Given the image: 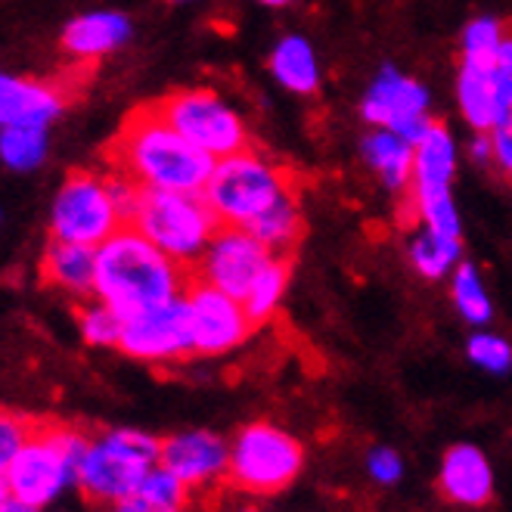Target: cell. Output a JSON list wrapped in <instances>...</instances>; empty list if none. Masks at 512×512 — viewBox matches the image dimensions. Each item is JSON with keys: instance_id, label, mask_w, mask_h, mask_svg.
<instances>
[{"instance_id": "obj_10", "label": "cell", "mask_w": 512, "mask_h": 512, "mask_svg": "<svg viewBox=\"0 0 512 512\" xmlns=\"http://www.w3.org/2000/svg\"><path fill=\"white\" fill-rule=\"evenodd\" d=\"M413 149V187L407 196L413 218L441 233L463 236V221L454 202V190H450L457 174V137L450 134L447 125L435 122Z\"/></svg>"}, {"instance_id": "obj_6", "label": "cell", "mask_w": 512, "mask_h": 512, "mask_svg": "<svg viewBox=\"0 0 512 512\" xmlns=\"http://www.w3.org/2000/svg\"><path fill=\"white\" fill-rule=\"evenodd\" d=\"M128 224L143 233L156 249L184 267H196L208 243L221 230L218 215L202 193H171V190H140V199Z\"/></svg>"}, {"instance_id": "obj_11", "label": "cell", "mask_w": 512, "mask_h": 512, "mask_svg": "<svg viewBox=\"0 0 512 512\" xmlns=\"http://www.w3.org/2000/svg\"><path fill=\"white\" fill-rule=\"evenodd\" d=\"M429 109H432L429 87L404 75L395 66H382L370 81L364 100H360V115H364V122L370 128L395 131L413 146L435 125Z\"/></svg>"}, {"instance_id": "obj_36", "label": "cell", "mask_w": 512, "mask_h": 512, "mask_svg": "<svg viewBox=\"0 0 512 512\" xmlns=\"http://www.w3.org/2000/svg\"><path fill=\"white\" fill-rule=\"evenodd\" d=\"M0 512H41V509L28 506V503H22V500H16V497H10L7 503H0Z\"/></svg>"}, {"instance_id": "obj_13", "label": "cell", "mask_w": 512, "mask_h": 512, "mask_svg": "<svg viewBox=\"0 0 512 512\" xmlns=\"http://www.w3.org/2000/svg\"><path fill=\"white\" fill-rule=\"evenodd\" d=\"M277 255L270 252L249 227H224L215 233L202 258L193 267V280L215 286L236 301H243L258 280L261 270L274 261Z\"/></svg>"}, {"instance_id": "obj_28", "label": "cell", "mask_w": 512, "mask_h": 512, "mask_svg": "<svg viewBox=\"0 0 512 512\" xmlns=\"http://www.w3.org/2000/svg\"><path fill=\"white\" fill-rule=\"evenodd\" d=\"M289 280H292V264H289V258H280V255L258 274L249 295L243 298V305H246L249 317L255 320V326L267 323L277 314V308L283 305V295L289 289Z\"/></svg>"}, {"instance_id": "obj_21", "label": "cell", "mask_w": 512, "mask_h": 512, "mask_svg": "<svg viewBox=\"0 0 512 512\" xmlns=\"http://www.w3.org/2000/svg\"><path fill=\"white\" fill-rule=\"evenodd\" d=\"M270 78H274L283 90L298 97H311L320 90V59L314 44L305 35H283L267 59Z\"/></svg>"}, {"instance_id": "obj_16", "label": "cell", "mask_w": 512, "mask_h": 512, "mask_svg": "<svg viewBox=\"0 0 512 512\" xmlns=\"http://www.w3.org/2000/svg\"><path fill=\"white\" fill-rule=\"evenodd\" d=\"M134 35V22L122 10H87L66 22L59 47L78 66H94L122 50Z\"/></svg>"}, {"instance_id": "obj_4", "label": "cell", "mask_w": 512, "mask_h": 512, "mask_svg": "<svg viewBox=\"0 0 512 512\" xmlns=\"http://www.w3.org/2000/svg\"><path fill=\"white\" fill-rule=\"evenodd\" d=\"M162 441L140 429H103L90 435L78 466V494L90 506H115L131 497L149 469L159 466Z\"/></svg>"}, {"instance_id": "obj_38", "label": "cell", "mask_w": 512, "mask_h": 512, "mask_svg": "<svg viewBox=\"0 0 512 512\" xmlns=\"http://www.w3.org/2000/svg\"><path fill=\"white\" fill-rule=\"evenodd\" d=\"M255 4L270 7V10H283V7H289V4H292V0H255Z\"/></svg>"}, {"instance_id": "obj_39", "label": "cell", "mask_w": 512, "mask_h": 512, "mask_svg": "<svg viewBox=\"0 0 512 512\" xmlns=\"http://www.w3.org/2000/svg\"><path fill=\"white\" fill-rule=\"evenodd\" d=\"M171 4H190V0H171Z\"/></svg>"}, {"instance_id": "obj_27", "label": "cell", "mask_w": 512, "mask_h": 512, "mask_svg": "<svg viewBox=\"0 0 512 512\" xmlns=\"http://www.w3.org/2000/svg\"><path fill=\"white\" fill-rule=\"evenodd\" d=\"M450 298H454L457 314L469 323V326H488L494 317V305L491 295L481 283L478 267L469 261H460L457 270L450 274Z\"/></svg>"}, {"instance_id": "obj_18", "label": "cell", "mask_w": 512, "mask_h": 512, "mask_svg": "<svg viewBox=\"0 0 512 512\" xmlns=\"http://www.w3.org/2000/svg\"><path fill=\"white\" fill-rule=\"evenodd\" d=\"M438 494L450 506L481 509L494 500V469L488 457L472 444L447 447L438 475Z\"/></svg>"}, {"instance_id": "obj_33", "label": "cell", "mask_w": 512, "mask_h": 512, "mask_svg": "<svg viewBox=\"0 0 512 512\" xmlns=\"http://www.w3.org/2000/svg\"><path fill=\"white\" fill-rule=\"evenodd\" d=\"M401 469H404V463L395 450L382 447V450H373L370 454V475L379 481V485H395V481L401 478Z\"/></svg>"}, {"instance_id": "obj_26", "label": "cell", "mask_w": 512, "mask_h": 512, "mask_svg": "<svg viewBox=\"0 0 512 512\" xmlns=\"http://www.w3.org/2000/svg\"><path fill=\"white\" fill-rule=\"evenodd\" d=\"M50 128L47 125H7L0 128V162L16 174H28L47 162Z\"/></svg>"}, {"instance_id": "obj_40", "label": "cell", "mask_w": 512, "mask_h": 512, "mask_svg": "<svg viewBox=\"0 0 512 512\" xmlns=\"http://www.w3.org/2000/svg\"><path fill=\"white\" fill-rule=\"evenodd\" d=\"M243 512H255V509H243Z\"/></svg>"}, {"instance_id": "obj_14", "label": "cell", "mask_w": 512, "mask_h": 512, "mask_svg": "<svg viewBox=\"0 0 512 512\" xmlns=\"http://www.w3.org/2000/svg\"><path fill=\"white\" fill-rule=\"evenodd\" d=\"M187 311H190V329H193V351L196 357H221L246 345L255 333V320L249 317L243 301L233 295L193 280L184 292Z\"/></svg>"}, {"instance_id": "obj_31", "label": "cell", "mask_w": 512, "mask_h": 512, "mask_svg": "<svg viewBox=\"0 0 512 512\" xmlns=\"http://www.w3.org/2000/svg\"><path fill=\"white\" fill-rule=\"evenodd\" d=\"M466 354L469 360L485 373H494V376H503L512 370V345L497 336V333H488V329H478L472 333L469 345H466Z\"/></svg>"}, {"instance_id": "obj_8", "label": "cell", "mask_w": 512, "mask_h": 512, "mask_svg": "<svg viewBox=\"0 0 512 512\" xmlns=\"http://www.w3.org/2000/svg\"><path fill=\"white\" fill-rule=\"evenodd\" d=\"M125 224L128 218L115 199L109 171H69L50 202V236L66 243L97 249Z\"/></svg>"}, {"instance_id": "obj_29", "label": "cell", "mask_w": 512, "mask_h": 512, "mask_svg": "<svg viewBox=\"0 0 512 512\" xmlns=\"http://www.w3.org/2000/svg\"><path fill=\"white\" fill-rule=\"evenodd\" d=\"M78 333L90 348H118V339H122V323L125 317L115 308H109L106 301H100L97 295H90L84 301H78Z\"/></svg>"}, {"instance_id": "obj_20", "label": "cell", "mask_w": 512, "mask_h": 512, "mask_svg": "<svg viewBox=\"0 0 512 512\" xmlns=\"http://www.w3.org/2000/svg\"><path fill=\"white\" fill-rule=\"evenodd\" d=\"M360 159L379 177V184L395 193L398 199L410 196L413 187V159L416 149L404 137L385 128H373L364 140H360Z\"/></svg>"}, {"instance_id": "obj_5", "label": "cell", "mask_w": 512, "mask_h": 512, "mask_svg": "<svg viewBox=\"0 0 512 512\" xmlns=\"http://www.w3.org/2000/svg\"><path fill=\"white\" fill-rule=\"evenodd\" d=\"M286 193H292V171L255 146L218 159L202 190L224 227H249Z\"/></svg>"}, {"instance_id": "obj_3", "label": "cell", "mask_w": 512, "mask_h": 512, "mask_svg": "<svg viewBox=\"0 0 512 512\" xmlns=\"http://www.w3.org/2000/svg\"><path fill=\"white\" fill-rule=\"evenodd\" d=\"M90 435L69 423H38L22 454L7 469L10 494L41 512L78 491V466Z\"/></svg>"}, {"instance_id": "obj_34", "label": "cell", "mask_w": 512, "mask_h": 512, "mask_svg": "<svg viewBox=\"0 0 512 512\" xmlns=\"http://www.w3.org/2000/svg\"><path fill=\"white\" fill-rule=\"evenodd\" d=\"M491 140H494V165L512 177V122L509 125H500L491 131Z\"/></svg>"}, {"instance_id": "obj_37", "label": "cell", "mask_w": 512, "mask_h": 512, "mask_svg": "<svg viewBox=\"0 0 512 512\" xmlns=\"http://www.w3.org/2000/svg\"><path fill=\"white\" fill-rule=\"evenodd\" d=\"M13 494H10V481H7V472H0V503H7Z\"/></svg>"}, {"instance_id": "obj_17", "label": "cell", "mask_w": 512, "mask_h": 512, "mask_svg": "<svg viewBox=\"0 0 512 512\" xmlns=\"http://www.w3.org/2000/svg\"><path fill=\"white\" fill-rule=\"evenodd\" d=\"M72 90L41 81V78H22L0 69V128L7 125H53L66 112Z\"/></svg>"}, {"instance_id": "obj_35", "label": "cell", "mask_w": 512, "mask_h": 512, "mask_svg": "<svg viewBox=\"0 0 512 512\" xmlns=\"http://www.w3.org/2000/svg\"><path fill=\"white\" fill-rule=\"evenodd\" d=\"M469 159L475 165H494V140L491 134H475L469 143Z\"/></svg>"}, {"instance_id": "obj_30", "label": "cell", "mask_w": 512, "mask_h": 512, "mask_svg": "<svg viewBox=\"0 0 512 512\" xmlns=\"http://www.w3.org/2000/svg\"><path fill=\"white\" fill-rule=\"evenodd\" d=\"M503 35H506V25L500 19H494V16L472 19L460 35V63L491 69L497 59V50L503 44Z\"/></svg>"}, {"instance_id": "obj_7", "label": "cell", "mask_w": 512, "mask_h": 512, "mask_svg": "<svg viewBox=\"0 0 512 512\" xmlns=\"http://www.w3.org/2000/svg\"><path fill=\"white\" fill-rule=\"evenodd\" d=\"M153 103L177 134H184L215 162L252 146L243 112L227 103L215 87H177Z\"/></svg>"}, {"instance_id": "obj_9", "label": "cell", "mask_w": 512, "mask_h": 512, "mask_svg": "<svg viewBox=\"0 0 512 512\" xmlns=\"http://www.w3.org/2000/svg\"><path fill=\"white\" fill-rule=\"evenodd\" d=\"M305 466L301 444L270 423H252L236 432L224 481L246 494H280Z\"/></svg>"}, {"instance_id": "obj_15", "label": "cell", "mask_w": 512, "mask_h": 512, "mask_svg": "<svg viewBox=\"0 0 512 512\" xmlns=\"http://www.w3.org/2000/svg\"><path fill=\"white\" fill-rule=\"evenodd\" d=\"M227 463H230V444L208 429L177 432V435H168L162 441L159 466L174 472L190 491L205 488V485H212V481L224 478Z\"/></svg>"}, {"instance_id": "obj_12", "label": "cell", "mask_w": 512, "mask_h": 512, "mask_svg": "<svg viewBox=\"0 0 512 512\" xmlns=\"http://www.w3.org/2000/svg\"><path fill=\"white\" fill-rule=\"evenodd\" d=\"M118 351L140 364H177V360L196 357L187 298H174L168 305L125 317Z\"/></svg>"}, {"instance_id": "obj_22", "label": "cell", "mask_w": 512, "mask_h": 512, "mask_svg": "<svg viewBox=\"0 0 512 512\" xmlns=\"http://www.w3.org/2000/svg\"><path fill=\"white\" fill-rule=\"evenodd\" d=\"M407 258L419 277L435 283L457 270V264L463 261V243H460V236H450L429 224H419L407 236Z\"/></svg>"}, {"instance_id": "obj_1", "label": "cell", "mask_w": 512, "mask_h": 512, "mask_svg": "<svg viewBox=\"0 0 512 512\" xmlns=\"http://www.w3.org/2000/svg\"><path fill=\"white\" fill-rule=\"evenodd\" d=\"M106 165L131 177L140 190L202 193L215 159L177 134L156 103L137 106L106 146Z\"/></svg>"}, {"instance_id": "obj_19", "label": "cell", "mask_w": 512, "mask_h": 512, "mask_svg": "<svg viewBox=\"0 0 512 512\" xmlns=\"http://www.w3.org/2000/svg\"><path fill=\"white\" fill-rule=\"evenodd\" d=\"M41 283L63 292L75 301H84L94 295V274H97V249L53 239L44 246L38 261Z\"/></svg>"}, {"instance_id": "obj_24", "label": "cell", "mask_w": 512, "mask_h": 512, "mask_svg": "<svg viewBox=\"0 0 512 512\" xmlns=\"http://www.w3.org/2000/svg\"><path fill=\"white\" fill-rule=\"evenodd\" d=\"M249 230L274 255L289 258L301 246V239H305V215H301V205H298L295 190L286 193V196H280L274 205L267 208V212H261L249 224Z\"/></svg>"}, {"instance_id": "obj_23", "label": "cell", "mask_w": 512, "mask_h": 512, "mask_svg": "<svg viewBox=\"0 0 512 512\" xmlns=\"http://www.w3.org/2000/svg\"><path fill=\"white\" fill-rule=\"evenodd\" d=\"M457 103H460V112L466 118V125L472 128V134H491L494 128H500V106H497V94H494L491 69L460 63Z\"/></svg>"}, {"instance_id": "obj_25", "label": "cell", "mask_w": 512, "mask_h": 512, "mask_svg": "<svg viewBox=\"0 0 512 512\" xmlns=\"http://www.w3.org/2000/svg\"><path fill=\"white\" fill-rule=\"evenodd\" d=\"M190 503V488L165 466L149 469L140 488L122 503L109 506V512H184Z\"/></svg>"}, {"instance_id": "obj_32", "label": "cell", "mask_w": 512, "mask_h": 512, "mask_svg": "<svg viewBox=\"0 0 512 512\" xmlns=\"http://www.w3.org/2000/svg\"><path fill=\"white\" fill-rule=\"evenodd\" d=\"M35 429L38 419H28L25 413L0 407V472H7L13 466V460L22 454V447L35 435Z\"/></svg>"}, {"instance_id": "obj_2", "label": "cell", "mask_w": 512, "mask_h": 512, "mask_svg": "<svg viewBox=\"0 0 512 512\" xmlns=\"http://www.w3.org/2000/svg\"><path fill=\"white\" fill-rule=\"evenodd\" d=\"M190 283L193 270L168 258L131 224L115 230L103 246H97L94 295L122 317L184 298Z\"/></svg>"}]
</instances>
